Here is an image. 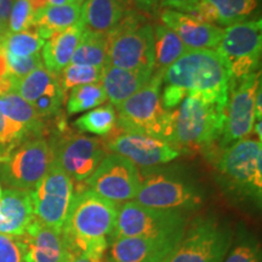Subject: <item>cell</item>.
<instances>
[{
    "label": "cell",
    "mask_w": 262,
    "mask_h": 262,
    "mask_svg": "<svg viewBox=\"0 0 262 262\" xmlns=\"http://www.w3.org/2000/svg\"><path fill=\"white\" fill-rule=\"evenodd\" d=\"M73 194V180L52 160L48 172L31 191L34 217L62 233Z\"/></svg>",
    "instance_id": "obj_13"
},
{
    "label": "cell",
    "mask_w": 262,
    "mask_h": 262,
    "mask_svg": "<svg viewBox=\"0 0 262 262\" xmlns=\"http://www.w3.org/2000/svg\"><path fill=\"white\" fill-rule=\"evenodd\" d=\"M119 208L89 188L74 189L62 235L68 253L102 262L116 229Z\"/></svg>",
    "instance_id": "obj_1"
},
{
    "label": "cell",
    "mask_w": 262,
    "mask_h": 262,
    "mask_svg": "<svg viewBox=\"0 0 262 262\" xmlns=\"http://www.w3.org/2000/svg\"><path fill=\"white\" fill-rule=\"evenodd\" d=\"M187 50L178 35L164 25L155 28L156 73H162Z\"/></svg>",
    "instance_id": "obj_27"
},
{
    "label": "cell",
    "mask_w": 262,
    "mask_h": 262,
    "mask_svg": "<svg viewBox=\"0 0 262 262\" xmlns=\"http://www.w3.org/2000/svg\"><path fill=\"white\" fill-rule=\"evenodd\" d=\"M32 137L24 125L9 119L0 110V163L21 143Z\"/></svg>",
    "instance_id": "obj_34"
},
{
    "label": "cell",
    "mask_w": 262,
    "mask_h": 262,
    "mask_svg": "<svg viewBox=\"0 0 262 262\" xmlns=\"http://www.w3.org/2000/svg\"><path fill=\"white\" fill-rule=\"evenodd\" d=\"M163 83L179 88L186 96H199L227 106L232 77L215 49H187L163 72Z\"/></svg>",
    "instance_id": "obj_2"
},
{
    "label": "cell",
    "mask_w": 262,
    "mask_h": 262,
    "mask_svg": "<svg viewBox=\"0 0 262 262\" xmlns=\"http://www.w3.org/2000/svg\"><path fill=\"white\" fill-rule=\"evenodd\" d=\"M0 110L9 119L24 125L33 137H41L44 130V119L25 98L16 91L0 96Z\"/></svg>",
    "instance_id": "obj_26"
},
{
    "label": "cell",
    "mask_w": 262,
    "mask_h": 262,
    "mask_svg": "<svg viewBox=\"0 0 262 262\" xmlns=\"http://www.w3.org/2000/svg\"><path fill=\"white\" fill-rule=\"evenodd\" d=\"M15 91L34 107L42 119L60 111L66 95L57 75L50 73L44 66L16 81Z\"/></svg>",
    "instance_id": "obj_17"
},
{
    "label": "cell",
    "mask_w": 262,
    "mask_h": 262,
    "mask_svg": "<svg viewBox=\"0 0 262 262\" xmlns=\"http://www.w3.org/2000/svg\"><path fill=\"white\" fill-rule=\"evenodd\" d=\"M33 11L28 0H14L8 19V32L18 33L33 27Z\"/></svg>",
    "instance_id": "obj_36"
},
{
    "label": "cell",
    "mask_w": 262,
    "mask_h": 262,
    "mask_svg": "<svg viewBox=\"0 0 262 262\" xmlns=\"http://www.w3.org/2000/svg\"><path fill=\"white\" fill-rule=\"evenodd\" d=\"M106 148L143 168L168 164L180 156L178 149L162 140L122 130L107 140Z\"/></svg>",
    "instance_id": "obj_16"
},
{
    "label": "cell",
    "mask_w": 262,
    "mask_h": 262,
    "mask_svg": "<svg viewBox=\"0 0 262 262\" xmlns=\"http://www.w3.org/2000/svg\"><path fill=\"white\" fill-rule=\"evenodd\" d=\"M67 262H68V261H67Z\"/></svg>",
    "instance_id": "obj_51"
},
{
    "label": "cell",
    "mask_w": 262,
    "mask_h": 262,
    "mask_svg": "<svg viewBox=\"0 0 262 262\" xmlns=\"http://www.w3.org/2000/svg\"><path fill=\"white\" fill-rule=\"evenodd\" d=\"M140 183V171L135 164L114 153L104 157L85 181L86 188L116 204L133 202L139 193Z\"/></svg>",
    "instance_id": "obj_14"
},
{
    "label": "cell",
    "mask_w": 262,
    "mask_h": 262,
    "mask_svg": "<svg viewBox=\"0 0 262 262\" xmlns=\"http://www.w3.org/2000/svg\"><path fill=\"white\" fill-rule=\"evenodd\" d=\"M261 29V18L224 28V35L215 50L227 64L232 84L257 72L262 49Z\"/></svg>",
    "instance_id": "obj_9"
},
{
    "label": "cell",
    "mask_w": 262,
    "mask_h": 262,
    "mask_svg": "<svg viewBox=\"0 0 262 262\" xmlns=\"http://www.w3.org/2000/svg\"><path fill=\"white\" fill-rule=\"evenodd\" d=\"M224 262H261L260 245L253 235L244 232L231 244Z\"/></svg>",
    "instance_id": "obj_35"
},
{
    "label": "cell",
    "mask_w": 262,
    "mask_h": 262,
    "mask_svg": "<svg viewBox=\"0 0 262 262\" xmlns=\"http://www.w3.org/2000/svg\"><path fill=\"white\" fill-rule=\"evenodd\" d=\"M226 106L212 102L195 94L183 98L175 112L171 146L180 149L209 147L222 136Z\"/></svg>",
    "instance_id": "obj_5"
},
{
    "label": "cell",
    "mask_w": 262,
    "mask_h": 262,
    "mask_svg": "<svg viewBox=\"0 0 262 262\" xmlns=\"http://www.w3.org/2000/svg\"><path fill=\"white\" fill-rule=\"evenodd\" d=\"M163 25L171 29L187 49H215L224 35V28L203 24L192 16L176 10L162 12Z\"/></svg>",
    "instance_id": "obj_20"
},
{
    "label": "cell",
    "mask_w": 262,
    "mask_h": 262,
    "mask_svg": "<svg viewBox=\"0 0 262 262\" xmlns=\"http://www.w3.org/2000/svg\"><path fill=\"white\" fill-rule=\"evenodd\" d=\"M215 9L220 26L249 21L260 8V0H206Z\"/></svg>",
    "instance_id": "obj_29"
},
{
    "label": "cell",
    "mask_w": 262,
    "mask_h": 262,
    "mask_svg": "<svg viewBox=\"0 0 262 262\" xmlns=\"http://www.w3.org/2000/svg\"><path fill=\"white\" fill-rule=\"evenodd\" d=\"M130 4L135 5L136 9H139L140 11L150 12L153 9L158 5L159 0H127Z\"/></svg>",
    "instance_id": "obj_40"
},
{
    "label": "cell",
    "mask_w": 262,
    "mask_h": 262,
    "mask_svg": "<svg viewBox=\"0 0 262 262\" xmlns=\"http://www.w3.org/2000/svg\"><path fill=\"white\" fill-rule=\"evenodd\" d=\"M26 262H67L71 255L62 233L33 219L19 235Z\"/></svg>",
    "instance_id": "obj_19"
},
{
    "label": "cell",
    "mask_w": 262,
    "mask_h": 262,
    "mask_svg": "<svg viewBox=\"0 0 262 262\" xmlns=\"http://www.w3.org/2000/svg\"><path fill=\"white\" fill-rule=\"evenodd\" d=\"M6 33H8V25H6L5 22H3L2 19H0V39L4 38Z\"/></svg>",
    "instance_id": "obj_46"
},
{
    "label": "cell",
    "mask_w": 262,
    "mask_h": 262,
    "mask_svg": "<svg viewBox=\"0 0 262 262\" xmlns=\"http://www.w3.org/2000/svg\"><path fill=\"white\" fill-rule=\"evenodd\" d=\"M153 73L155 72L123 70L107 64L103 68L101 85L107 95V100L114 108H117L142 89L152 78Z\"/></svg>",
    "instance_id": "obj_23"
},
{
    "label": "cell",
    "mask_w": 262,
    "mask_h": 262,
    "mask_svg": "<svg viewBox=\"0 0 262 262\" xmlns=\"http://www.w3.org/2000/svg\"><path fill=\"white\" fill-rule=\"evenodd\" d=\"M232 244L229 226L215 217H196L164 262H224Z\"/></svg>",
    "instance_id": "obj_8"
},
{
    "label": "cell",
    "mask_w": 262,
    "mask_h": 262,
    "mask_svg": "<svg viewBox=\"0 0 262 262\" xmlns=\"http://www.w3.org/2000/svg\"><path fill=\"white\" fill-rule=\"evenodd\" d=\"M34 219L31 191L6 188L0 198V234L19 237Z\"/></svg>",
    "instance_id": "obj_22"
},
{
    "label": "cell",
    "mask_w": 262,
    "mask_h": 262,
    "mask_svg": "<svg viewBox=\"0 0 262 262\" xmlns=\"http://www.w3.org/2000/svg\"><path fill=\"white\" fill-rule=\"evenodd\" d=\"M261 88L260 72L233 83L226 106V120L221 136V147L227 148L243 140L253 131L255 123V100Z\"/></svg>",
    "instance_id": "obj_15"
},
{
    "label": "cell",
    "mask_w": 262,
    "mask_h": 262,
    "mask_svg": "<svg viewBox=\"0 0 262 262\" xmlns=\"http://www.w3.org/2000/svg\"><path fill=\"white\" fill-rule=\"evenodd\" d=\"M84 27L79 21L64 31L56 32L45 40L42 47V64L52 74H58L71 63L75 49L84 35Z\"/></svg>",
    "instance_id": "obj_24"
},
{
    "label": "cell",
    "mask_w": 262,
    "mask_h": 262,
    "mask_svg": "<svg viewBox=\"0 0 262 262\" xmlns=\"http://www.w3.org/2000/svg\"><path fill=\"white\" fill-rule=\"evenodd\" d=\"M81 6L74 3L63 5H48L34 12L33 27L39 37L48 40L54 33L64 31L80 21Z\"/></svg>",
    "instance_id": "obj_25"
},
{
    "label": "cell",
    "mask_w": 262,
    "mask_h": 262,
    "mask_svg": "<svg viewBox=\"0 0 262 262\" xmlns=\"http://www.w3.org/2000/svg\"><path fill=\"white\" fill-rule=\"evenodd\" d=\"M107 101V95L104 93L101 83L80 85L71 90L66 110L68 116L86 112L101 106Z\"/></svg>",
    "instance_id": "obj_31"
},
{
    "label": "cell",
    "mask_w": 262,
    "mask_h": 262,
    "mask_svg": "<svg viewBox=\"0 0 262 262\" xmlns=\"http://www.w3.org/2000/svg\"><path fill=\"white\" fill-rule=\"evenodd\" d=\"M68 262H93L89 258L81 256V255H72Z\"/></svg>",
    "instance_id": "obj_45"
},
{
    "label": "cell",
    "mask_w": 262,
    "mask_h": 262,
    "mask_svg": "<svg viewBox=\"0 0 262 262\" xmlns=\"http://www.w3.org/2000/svg\"><path fill=\"white\" fill-rule=\"evenodd\" d=\"M5 55L6 61H8V73L16 80L27 77L29 73L42 66L40 54H35L27 57H16L6 54V52Z\"/></svg>",
    "instance_id": "obj_37"
},
{
    "label": "cell",
    "mask_w": 262,
    "mask_h": 262,
    "mask_svg": "<svg viewBox=\"0 0 262 262\" xmlns=\"http://www.w3.org/2000/svg\"><path fill=\"white\" fill-rule=\"evenodd\" d=\"M72 64L106 67L108 64V39L84 32L83 38L75 49L71 60Z\"/></svg>",
    "instance_id": "obj_28"
},
{
    "label": "cell",
    "mask_w": 262,
    "mask_h": 262,
    "mask_svg": "<svg viewBox=\"0 0 262 262\" xmlns=\"http://www.w3.org/2000/svg\"><path fill=\"white\" fill-rule=\"evenodd\" d=\"M50 145L52 160L73 181L85 182L106 157L102 141L66 130L62 125Z\"/></svg>",
    "instance_id": "obj_12"
},
{
    "label": "cell",
    "mask_w": 262,
    "mask_h": 262,
    "mask_svg": "<svg viewBox=\"0 0 262 262\" xmlns=\"http://www.w3.org/2000/svg\"><path fill=\"white\" fill-rule=\"evenodd\" d=\"M198 2L199 0H159V3L163 6L183 12V14H188Z\"/></svg>",
    "instance_id": "obj_39"
},
{
    "label": "cell",
    "mask_w": 262,
    "mask_h": 262,
    "mask_svg": "<svg viewBox=\"0 0 262 262\" xmlns=\"http://www.w3.org/2000/svg\"><path fill=\"white\" fill-rule=\"evenodd\" d=\"M108 64L130 71L155 72V28L135 10H130L107 35Z\"/></svg>",
    "instance_id": "obj_7"
},
{
    "label": "cell",
    "mask_w": 262,
    "mask_h": 262,
    "mask_svg": "<svg viewBox=\"0 0 262 262\" xmlns=\"http://www.w3.org/2000/svg\"><path fill=\"white\" fill-rule=\"evenodd\" d=\"M103 68L94 67V66L70 63L56 75L62 90H63L64 93H67L68 90L80 86V85L101 83L103 74Z\"/></svg>",
    "instance_id": "obj_33"
},
{
    "label": "cell",
    "mask_w": 262,
    "mask_h": 262,
    "mask_svg": "<svg viewBox=\"0 0 262 262\" xmlns=\"http://www.w3.org/2000/svg\"><path fill=\"white\" fill-rule=\"evenodd\" d=\"M45 40L39 37L34 27L28 31L10 33L8 32L2 40V47L6 54L16 57H27L39 54L44 47Z\"/></svg>",
    "instance_id": "obj_32"
},
{
    "label": "cell",
    "mask_w": 262,
    "mask_h": 262,
    "mask_svg": "<svg viewBox=\"0 0 262 262\" xmlns=\"http://www.w3.org/2000/svg\"><path fill=\"white\" fill-rule=\"evenodd\" d=\"M49 5H63L70 3V0H48Z\"/></svg>",
    "instance_id": "obj_47"
},
{
    "label": "cell",
    "mask_w": 262,
    "mask_h": 262,
    "mask_svg": "<svg viewBox=\"0 0 262 262\" xmlns=\"http://www.w3.org/2000/svg\"><path fill=\"white\" fill-rule=\"evenodd\" d=\"M172 237H126L112 241L107 249L110 262H164L181 239Z\"/></svg>",
    "instance_id": "obj_18"
},
{
    "label": "cell",
    "mask_w": 262,
    "mask_h": 262,
    "mask_svg": "<svg viewBox=\"0 0 262 262\" xmlns=\"http://www.w3.org/2000/svg\"><path fill=\"white\" fill-rule=\"evenodd\" d=\"M28 3L34 12H37V11H39V10L47 8V6L49 5L48 0H28Z\"/></svg>",
    "instance_id": "obj_43"
},
{
    "label": "cell",
    "mask_w": 262,
    "mask_h": 262,
    "mask_svg": "<svg viewBox=\"0 0 262 262\" xmlns=\"http://www.w3.org/2000/svg\"><path fill=\"white\" fill-rule=\"evenodd\" d=\"M52 163L50 145L42 137L21 143L0 163V179L10 188L33 191Z\"/></svg>",
    "instance_id": "obj_11"
},
{
    "label": "cell",
    "mask_w": 262,
    "mask_h": 262,
    "mask_svg": "<svg viewBox=\"0 0 262 262\" xmlns=\"http://www.w3.org/2000/svg\"><path fill=\"white\" fill-rule=\"evenodd\" d=\"M0 262H26L19 237L0 234Z\"/></svg>",
    "instance_id": "obj_38"
},
{
    "label": "cell",
    "mask_w": 262,
    "mask_h": 262,
    "mask_svg": "<svg viewBox=\"0 0 262 262\" xmlns=\"http://www.w3.org/2000/svg\"><path fill=\"white\" fill-rule=\"evenodd\" d=\"M2 194H3V189H2V186H0V198H2Z\"/></svg>",
    "instance_id": "obj_49"
},
{
    "label": "cell",
    "mask_w": 262,
    "mask_h": 262,
    "mask_svg": "<svg viewBox=\"0 0 262 262\" xmlns=\"http://www.w3.org/2000/svg\"><path fill=\"white\" fill-rule=\"evenodd\" d=\"M70 2H72V3H74V4H78V5H83L85 2H86V0H70Z\"/></svg>",
    "instance_id": "obj_48"
},
{
    "label": "cell",
    "mask_w": 262,
    "mask_h": 262,
    "mask_svg": "<svg viewBox=\"0 0 262 262\" xmlns=\"http://www.w3.org/2000/svg\"><path fill=\"white\" fill-rule=\"evenodd\" d=\"M8 61H6V55L4 48L0 42V81H3L8 77Z\"/></svg>",
    "instance_id": "obj_42"
},
{
    "label": "cell",
    "mask_w": 262,
    "mask_h": 262,
    "mask_svg": "<svg viewBox=\"0 0 262 262\" xmlns=\"http://www.w3.org/2000/svg\"><path fill=\"white\" fill-rule=\"evenodd\" d=\"M117 125V112L112 104L94 108L75 120L74 126L83 133L108 136Z\"/></svg>",
    "instance_id": "obj_30"
},
{
    "label": "cell",
    "mask_w": 262,
    "mask_h": 262,
    "mask_svg": "<svg viewBox=\"0 0 262 262\" xmlns=\"http://www.w3.org/2000/svg\"><path fill=\"white\" fill-rule=\"evenodd\" d=\"M14 0H0V19L8 25V19L11 11Z\"/></svg>",
    "instance_id": "obj_41"
},
{
    "label": "cell",
    "mask_w": 262,
    "mask_h": 262,
    "mask_svg": "<svg viewBox=\"0 0 262 262\" xmlns=\"http://www.w3.org/2000/svg\"><path fill=\"white\" fill-rule=\"evenodd\" d=\"M253 129L255 130V134H256L258 137V141L262 142V133H261V120H255Z\"/></svg>",
    "instance_id": "obj_44"
},
{
    "label": "cell",
    "mask_w": 262,
    "mask_h": 262,
    "mask_svg": "<svg viewBox=\"0 0 262 262\" xmlns=\"http://www.w3.org/2000/svg\"><path fill=\"white\" fill-rule=\"evenodd\" d=\"M187 225V217L182 212L127 202L118 211L112 241L126 237L181 235Z\"/></svg>",
    "instance_id": "obj_10"
},
{
    "label": "cell",
    "mask_w": 262,
    "mask_h": 262,
    "mask_svg": "<svg viewBox=\"0 0 262 262\" xmlns=\"http://www.w3.org/2000/svg\"><path fill=\"white\" fill-rule=\"evenodd\" d=\"M262 142L243 139L224 149L217 162L220 181L226 191L242 201L261 204Z\"/></svg>",
    "instance_id": "obj_6"
},
{
    "label": "cell",
    "mask_w": 262,
    "mask_h": 262,
    "mask_svg": "<svg viewBox=\"0 0 262 262\" xmlns=\"http://www.w3.org/2000/svg\"><path fill=\"white\" fill-rule=\"evenodd\" d=\"M2 40H3V39H0V42H2Z\"/></svg>",
    "instance_id": "obj_50"
},
{
    "label": "cell",
    "mask_w": 262,
    "mask_h": 262,
    "mask_svg": "<svg viewBox=\"0 0 262 262\" xmlns=\"http://www.w3.org/2000/svg\"><path fill=\"white\" fill-rule=\"evenodd\" d=\"M162 73H153L148 83L116 108L118 129L162 140L171 146L175 112L164 110L160 100Z\"/></svg>",
    "instance_id": "obj_3"
},
{
    "label": "cell",
    "mask_w": 262,
    "mask_h": 262,
    "mask_svg": "<svg viewBox=\"0 0 262 262\" xmlns=\"http://www.w3.org/2000/svg\"><path fill=\"white\" fill-rule=\"evenodd\" d=\"M127 0H86L81 5L80 22L84 31L107 37L130 10Z\"/></svg>",
    "instance_id": "obj_21"
},
{
    "label": "cell",
    "mask_w": 262,
    "mask_h": 262,
    "mask_svg": "<svg viewBox=\"0 0 262 262\" xmlns=\"http://www.w3.org/2000/svg\"><path fill=\"white\" fill-rule=\"evenodd\" d=\"M141 183L136 202L149 208L186 212L204 202L201 186L186 172L173 168H146L140 172Z\"/></svg>",
    "instance_id": "obj_4"
}]
</instances>
